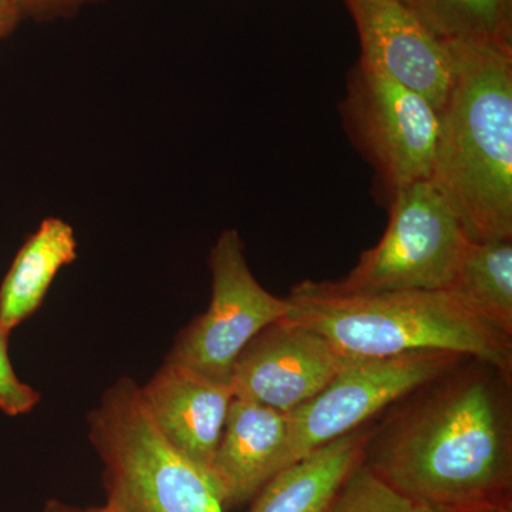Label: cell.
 I'll use <instances>...</instances> for the list:
<instances>
[{"mask_svg": "<svg viewBox=\"0 0 512 512\" xmlns=\"http://www.w3.org/2000/svg\"><path fill=\"white\" fill-rule=\"evenodd\" d=\"M464 359L467 357L443 350L350 357L325 389L288 413L284 468L369 424Z\"/></svg>", "mask_w": 512, "mask_h": 512, "instance_id": "7", "label": "cell"}, {"mask_svg": "<svg viewBox=\"0 0 512 512\" xmlns=\"http://www.w3.org/2000/svg\"><path fill=\"white\" fill-rule=\"evenodd\" d=\"M355 22L360 59L430 101L439 113L453 83L450 43L431 32L402 0H345Z\"/></svg>", "mask_w": 512, "mask_h": 512, "instance_id": "10", "label": "cell"}, {"mask_svg": "<svg viewBox=\"0 0 512 512\" xmlns=\"http://www.w3.org/2000/svg\"><path fill=\"white\" fill-rule=\"evenodd\" d=\"M446 42L512 50V0H402Z\"/></svg>", "mask_w": 512, "mask_h": 512, "instance_id": "16", "label": "cell"}, {"mask_svg": "<svg viewBox=\"0 0 512 512\" xmlns=\"http://www.w3.org/2000/svg\"><path fill=\"white\" fill-rule=\"evenodd\" d=\"M389 224L375 247L345 278L329 282L345 293L450 289L466 251L463 225L431 181L400 190L387 202Z\"/></svg>", "mask_w": 512, "mask_h": 512, "instance_id": "5", "label": "cell"}, {"mask_svg": "<svg viewBox=\"0 0 512 512\" xmlns=\"http://www.w3.org/2000/svg\"><path fill=\"white\" fill-rule=\"evenodd\" d=\"M20 22L22 18L13 0H0V40L12 35Z\"/></svg>", "mask_w": 512, "mask_h": 512, "instance_id": "20", "label": "cell"}, {"mask_svg": "<svg viewBox=\"0 0 512 512\" xmlns=\"http://www.w3.org/2000/svg\"><path fill=\"white\" fill-rule=\"evenodd\" d=\"M158 429L184 456L211 474L229 406L231 383L167 359L140 387Z\"/></svg>", "mask_w": 512, "mask_h": 512, "instance_id": "11", "label": "cell"}, {"mask_svg": "<svg viewBox=\"0 0 512 512\" xmlns=\"http://www.w3.org/2000/svg\"><path fill=\"white\" fill-rule=\"evenodd\" d=\"M376 424H365L279 471L248 512H326L350 474L363 464Z\"/></svg>", "mask_w": 512, "mask_h": 512, "instance_id": "13", "label": "cell"}, {"mask_svg": "<svg viewBox=\"0 0 512 512\" xmlns=\"http://www.w3.org/2000/svg\"><path fill=\"white\" fill-rule=\"evenodd\" d=\"M286 447L288 414L234 396L211 467L225 512L251 503L284 470Z\"/></svg>", "mask_w": 512, "mask_h": 512, "instance_id": "12", "label": "cell"}, {"mask_svg": "<svg viewBox=\"0 0 512 512\" xmlns=\"http://www.w3.org/2000/svg\"><path fill=\"white\" fill-rule=\"evenodd\" d=\"M43 512H126L116 505L106 503L103 507L96 508H77L70 507V505L60 503V501H49L46 504L45 511Z\"/></svg>", "mask_w": 512, "mask_h": 512, "instance_id": "21", "label": "cell"}, {"mask_svg": "<svg viewBox=\"0 0 512 512\" xmlns=\"http://www.w3.org/2000/svg\"><path fill=\"white\" fill-rule=\"evenodd\" d=\"M448 291L485 323L512 336V239L468 242Z\"/></svg>", "mask_w": 512, "mask_h": 512, "instance_id": "15", "label": "cell"}, {"mask_svg": "<svg viewBox=\"0 0 512 512\" xmlns=\"http://www.w3.org/2000/svg\"><path fill=\"white\" fill-rule=\"evenodd\" d=\"M87 423L107 503L126 512H225L214 478L158 429L131 377L111 384Z\"/></svg>", "mask_w": 512, "mask_h": 512, "instance_id": "4", "label": "cell"}, {"mask_svg": "<svg viewBox=\"0 0 512 512\" xmlns=\"http://www.w3.org/2000/svg\"><path fill=\"white\" fill-rule=\"evenodd\" d=\"M286 301V318L315 330L343 356L443 350L512 376V336L478 318L448 289L345 293L328 281H305Z\"/></svg>", "mask_w": 512, "mask_h": 512, "instance_id": "3", "label": "cell"}, {"mask_svg": "<svg viewBox=\"0 0 512 512\" xmlns=\"http://www.w3.org/2000/svg\"><path fill=\"white\" fill-rule=\"evenodd\" d=\"M77 259L72 225L49 217L29 235L0 285V328H18L42 306L63 266Z\"/></svg>", "mask_w": 512, "mask_h": 512, "instance_id": "14", "label": "cell"}, {"mask_svg": "<svg viewBox=\"0 0 512 512\" xmlns=\"http://www.w3.org/2000/svg\"><path fill=\"white\" fill-rule=\"evenodd\" d=\"M393 407L366 448L384 483L443 512L512 508L510 375L467 357Z\"/></svg>", "mask_w": 512, "mask_h": 512, "instance_id": "1", "label": "cell"}, {"mask_svg": "<svg viewBox=\"0 0 512 512\" xmlns=\"http://www.w3.org/2000/svg\"><path fill=\"white\" fill-rule=\"evenodd\" d=\"M448 43L453 83L430 181L470 241L512 239V50Z\"/></svg>", "mask_w": 512, "mask_h": 512, "instance_id": "2", "label": "cell"}, {"mask_svg": "<svg viewBox=\"0 0 512 512\" xmlns=\"http://www.w3.org/2000/svg\"><path fill=\"white\" fill-rule=\"evenodd\" d=\"M211 302L207 311L175 336L167 359L211 379L229 382L245 346L266 326L284 319L289 303L256 281L245 258L244 242L225 229L210 252Z\"/></svg>", "mask_w": 512, "mask_h": 512, "instance_id": "8", "label": "cell"}, {"mask_svg": "<svg viewBox=\"0 0 512 512\" xmlns=\"http://www.w3.org/2000/svg\"><path fill=\"white\" fill-rule=\"evenodd\" d=\"M466 512H512V508H488V510L466 511Z\"/></svg>", "mask_w": 512, "mask_h": 512, "instance_id": "22", "label": "cell"}, {"mask_svg": "<svg viewBox=\"0 0 512 512\" xmlns=\"http://www.w3.org/2000/svg\"><path fill=\"white\" fill-rule=\"evenodd\" d=\"M10 333L0 328V410L16 417L32 412L40 402V393L16 375L9 357Z\"/></svg>", "mask_w": 512, "mask_h": 512, "instance_id": "18", "label": "cell"}, {"mask_svg": "<svg viewBox=\"0 0 512 512\" xmlns=\"http://www.w3.org/2000/svg\"><path fill=\"white\" fill-rule=\"evenodd\" d=\"M349 360L315 330L284 318L245 346L229 383L235 396L288 414L325 389Z\"/></svg>", "mask_w": 512, "mask_h": 512, "instance_id": "9", "label": "cell"}, {"mask_svg": "<svg viewBox=\"0 0 512 512\" xmlns=\"http://www.w3.org/2000/svg\"><path fill=\"white\" fill-rule=\"evenodd\" d=\"M340 111L349 137L375 170L386 202L410 185L431 180L440 113L429 100L357 63Z\"/></svg>", "mask_w": 512, "mask_h": 512, "instance_id": "6", "label": "cell"}, {"mask_svg": "<svg viewBox=\"0 0 512 512\" xmlns=\"http://www.w3.org/2000/svg\"><path fill=\"white\" fill-rule=\"evenodd\" d=\"M100 2L106 0H13L22 20L39 23L73 18L84 6Z\"/></svg>", "mask_w": 512, "mask_h": 512, "instance_id": "19", "label": "cell"}, {"mask_svg": "<svg viewBox=\"0 0 512 512\" xmlns=\"http://www.w3.org/2000/svg\"><path fill=\"white\" fill-rule=\"evenodd\" d=\"M326 512H443L397 493L365 461L350 474Z\"/></svg>", "mask_w": 512, "mask_h": 512, "instance_id": "17", "label": "cell"}]
</instances>
